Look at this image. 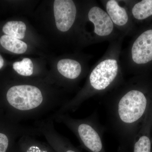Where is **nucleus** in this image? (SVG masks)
<instances>
[{"label": "nucleus", "mask_w": 152, "mask_h": 152, "mask_svg": "<svg viewBox=\"0 0 152 152\" xmlns=\"http://www.w3.org/2000/svg\"><path fill=\"white\" fill-rule=\"evenodd\" d=\"M106 105L111 129L120 146L127 151L134 142L137 125L146 111L148 99L140 90L129 89Z\"/></svg>", "instance_id": "obj_1"}, {"label": "nucleus", "mask_w": 152, "mask_h": 152, "mask_svg": "<svg viewBox=\"0 0 152 152\" xmlns=\"http://www.w3.org/2000/svg\"><path fill=\"white\" fill-rule=\"evenodd\" d=\"M6 101L18 121L36 120L50 112L55 113L66 102L55 96L46 94L37 86L23 84L9 89Z\"/></svg>", "instance_id": "obj_2"}, {"label": "nucleus", "mask_w": 152, "mask_h": 152, "mask_svg": "<svg viewBox=\"0 0 152 152\" xmlns=\"http://www.w3.org/2000/svg\"><path fill=\"white\" fill-rule=\"evenodd\" d=\"M50 117L69 129L87 151L106 152L103 142L104 128L98 123L96 114L84 119L74 118L67 113L53 114Z\"/></svg>", "instance_id": "obj_3"}, {"label": "nucleus", "mask_w": 152, "mask_h": 152, "mask_svg": "<svg viewBox=\"0 0 152 152\" xmlns=\"http://www.w3.org/2000/svg\"><path fill=\"white\" fill-rule=\"evenodd\" d=\"M118 73L116 60L107 59L100 63L93 69L89 78L90 90L70 109L69 112H75L83 103L93 94L105 91L115 81Z\"/></svg>", "instance_id": "obj_4"}, {"label": "nucleus", "mask_w": 152, "mask_h": 152, "mask_svg": "<svg viewBox=\"0 0 152 152\" xmlns=\"http://www.w3.org/2000/svg\"><path fill=\"white\" fill-rule=\"evenodd\" d=\"M36 127L40 135L56 152H81L68 139L56 130L54 120L50 116L44 119L36 121Z\"/></svg>", "instance_id": "obj_5"}, {"label": "nucleus", "mask_w": 152, "mask_h": 152, "mask_svg": "<svg viewBox=\"0 0 152 152\" xmlns=\"http://www.w3.org/2000/svg\"><path fill=\"white\" fill-rule=\"evenodd\" d=\"M54 13L57 28L61 31L66 32L73 25L77 9L72 0H55Z\"/></svg>", "instance_id": "obj_6"}, {"label": "nucleus", "mask_w": 152, "mask_h": 152, "mask_svg": "<svg viewBox=\"0 0 152 152\" xmlns=\"http://www.w3.org/2000/svg\"><path fill=\"white\" fill-rule=\"evenodd\" d=\"M132 58L135 63L145 64L152 60V30L144 32L133 44Z\"/></svg>", "instance_id": "obj_7"}, {"label": "nucleus", "mask_w": 152, "mask_h": 152, "mask_svg": "<svg viewBox=\"0 0 152 152\" xmlns=\"http://www.w3.org/2000/svg\"><path fill=\"white\" fill-rule=\"evenodd\" d=\"M88 17L94 25V32L100 37L108 36L113 30V23L106 12L98 7L91 8Z\"/></svg>", "instance_id": "obj_8"}, {"label": "nucleus", "mask_w": 152, "mask_h": 152, "mask_svg": "<svg viewBox=\"0 0 152 152\" xmlns=\"http://www.w3.org/2000/svg\"><path fill=\"white\" fill-rule=\"evenodd\" d=\"M29 134L22 136L18 142L20 152H56L48 142L37 140Z\"/></svg>", "instance_id": "obj_9"}, {"label": "nucleus", "mask_w": 152, "mask_h": 152, "mask_svg": "<svg viewBox=\"0 0 152 152\" xmlns=\"http://www.w3.org/2000/svg\"><path fill=\"white\" fill-rule=\"evenodd\" d=\"M58 72L67 80H75L81 73L80 64L75 60L64 59L59 61L57 64Z\"/></svg>", "instance_id": "obj_10"}, {"label": "nucleus", "mask_w": 152, "mask_h": 152, "mask_svg": "<svg viewBox=\"0 0 152 152\" xmlns=\"http://www.w3.org/2000/svg\"><path fill=\"white\" fill-rule=\"evenodd\" d=\"M106 9L109 17L115 24L123 26L127 23L129 18L126 11L120 7L116 1H109L106 5Z\"/></svg>", "instance_id": "obj_11"}, {"label": "nucleus", "mask_w": 152, "mask_h": 152, "mask_svg": "<svg viewBox=\"0 0 152 152\" xmlns=\"http://www.w3.org/2000/svg\"><path fill=\"white\" fill-rule=\"evenodd\" d=\"M0 44L4 48L14 53H24L27 50V45L24 42L7 35L0 38Z\"/></svg>", "instance_id": "obj_12"}, {"label": "nucleus", "mask_w": 152, "mask_h": 152, "mask_svg": "<svg viewBox=\"0 0 152 152\" xmlns=\"http://www.w3.org/2000/svg\"><path fill=\"white\" fill-rule=\"evenodd\" d=\"M26 26L22 21H12L7 22L3 28V31L7 35L20 39L25 37Z\"/></svg>", "instance_id": "obj_13"}, {"label": "nucleus", "mask_w": 152, "mask_h": 152, "mask_svg": "<svg viewBox=\"0 0 152 152\" xmlns=\"http://www.w3.org/2000/svg\"><path fill=\"white\" fill-rule=\"evenodd\" d=\"M132 13L134 17L139 20H144L152 15V0H143L137 3L133 7Z\"/></svg>", "instance_id": "obj_14"}, {"label": "nucleus", "mask_w": 152, "mask_h": 152, "mask_svg": "<svg viewBox=\"0 0 152 152\" xmlns=\"http://www.w3.org/2000/svg\"><path fill=\"white\" fill-rule=\"evenodd\" d=\"M13 68L19 75L24 77H29L34 73L33 63L28 58H25L20 61L14 63Z\"/></svg>", "instance_id": "obj_15"}, {"label": "nucleus", "mask_w": 152, "mask_h": 152, "mask_svg": "<svg viewBox=\"0 0 152 152\" xmlns=\"http://www.w3.org/2000/svg\"><path fill=\"white\" fill-rule=\"evenodd\" d=\"M134 140L133 152H151V142L149 137L142 133Z\"/></svg>", "instance_id": "obj_16"}, {"label": "nucleus", "mask_w": 152, "mask_h": 152, "mask_svg": "<svg viewBox=\"0 0 152 152\" xmlns=\"http://www.w3.org/2000/svg\"><path fill=\"white\" fill-rule=\"evenodd\" d=\"M10 137L7 133L0 132V152H7L10 142Z\"/></svg>", "instance_id": "obj_17"}, {"label": "nucleus", "mask_w": 152, "mask_h": 152, "mask_svg": "<svg viewBox=\"0 0 152 152\" xmlns=\"http://www.w3.org/2000/svg\"><path fill=\"white\" fill-rule=\"evenodd\" d=\"M4 65V61L2 57L0 55V69L3 67Z\"/></svg>", "instance_id": "obj_18"}, {"label": "nucleus", "mask_w": 152, "mask_h": 152, "mask_svg": "<svg viewBox=\"0 0 152 152\" xmlns=\"http://www.w3.org/2000/svg\"><path fill=\"white\" fill-rule=\"evenodd\" d=\"M119 152H127V151L125 149L124 147L119 146Z\"/></svg>", "instance_id": "obj_19"}, {"label": "nucleus", "mask_w": 152, "mask_h": 152, "mask_svg": "<svg viewBox=\"0 0 152 152\" xmlns=\"http://www.w3.org/2000/svg\"><path fill=\"white\" fill-rule=\"evenodd\" d=\"M15 152H20V150H19L18 147H17V150L15 151Z\"/></svg>", "instance_id": "obj_20"}]
</instances>
